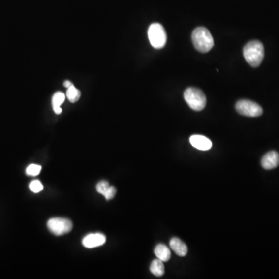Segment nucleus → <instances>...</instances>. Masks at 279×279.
Masks as SVG:
<instances>
[{"instance_id":"7ed1b4c3","label":"nucleus","mask_w":279,"mask_h":279,"mask_svg":"<svg viewBox=\"0 0 279 279\" xmlns=\"http://www.w3.org/2000/svg\"><path fill=\"white\" fill-rule=\"evenodd\" d=\"M184 99L189 107L195 111H201L206 107V95L202 90L197 88L186 89L184 93Z\"/></svg>"},{"instance_id":"6e6552de","label":"nucleus","mask_w":279,"mask_h":279,"mask_svg":"<svg viewBox=\"0 0 279 279\" xmlns=\"http://www.w3.org/2000/svg\"><path fill=\"white\" fill-rule=\"evenodd\" d=\"M106 236L102 234H91L84 237L82 245L87 248H94L102 246L106 243Z\"/></svg>"},{"instance_id":"9b49d317","label":"nucleus","mask_w":279,"mask_h":279,"mask_svg":"<svg viewBox=\"0 0 279 279\" xmlns=\"http://www.w3.org/2000/svg\"><path fill=\"white\" fill-rule=\"evenodd\" d=\"M155 255L158 259L161 260L163 262L169 261L171 258V251L169 248L164 245H158L155 249Z\"/></svg>"},{"instance_id":"423d86ee","label":"nucleus","mask_w":279,"mask_h":279,"mask_svg":"<svg viewBox=\"0 0 279 279\" xmlns=\"http://www.w3.org/2000/svg\"><path fill=\"white\" fill-rule=\"evenodd\" d=\"M71 221L65 218H52L48 222V228L56 236L64 235L72 230Z\"/></svg>"},{"instance_id":"4468645a","label":"nucleus","mask_w":279,"mask_h":279,"mask_svg":"<svg viewBox=\"0 0 279 279\" xmlns=\"http://www.w3.org/2000/svg\"><path fill=\"white\" fill-rule=\"evenodd\" d=\"M65 100V95L62 92H57L52 98V106L54 108L61 107Z\"/></svg>"},{"instance_id":"20e7f679","label":"nucleus","mask_w":279,"mask_h":279,"mask_svg":"<svg viewBox=\"0 0 279 279\" xmlns=\"http://www.w3.org/2000/svg\"><path fill=\"white\" fill-rule=\"evenodd\" d=\"M148 38L153 48L161 49L164 48L167 42L166 31L161 24H152L148 29Z\"/></svg>"},{"instance_id":"dca6fc26","label":"nucleus","mask_w":279,"mask_h":279,"mask_svg":"<svg viewBox=\"0 0 279 279\" xmlns=\"http://www.w3.org/2000/svg\"><path fill=\"white\" fill-rule=\"evenodd\" d=\"M29 188L34 193H38L44 189V186L40 181L34 180L30 183Z\"/></svg>"},{"instance_id":"9d476101","label":"nucleus","mask_w":279,"mask_h":279,"mask_svg":"<svg viewBox=\"0 0 279 279\" xmlns=\"http://www.w3.org/2000/svg\"><path fill=\"white\" fill-rule=\"evenodd\" d=\"M170 247L175 251V254L180 257H185L188 254V248L183 241L177 237H173L169 243Z\"/></svg>"},{"instance_id":"0eeeda50","label":"nucleus","mask_w":279,"mask_h":279,"mask_svg":"<svg viewBox=\"0 0 279 279\" xmlns=\"http://www.w3.org/2000/svg\"><path fill=\"white\" fill-rule=\"evenodd\" d=\"M279 165V154L275 151L268 152L261 159V166L265 170H272Z\"/></svg>"},{"instance_id":"1a4fd4ad","label":"nucleus","mask_w":279,"mask_h":279,"mask_svg":"<svg viewBox=\"0 0 279 279\" xmlns=\"http://www.w3.org/2000/svg\"><path fill=\"white\" fill-rule=\"evenodd\" d=\"M189 141L194 148L200 151H208L213 145L210 139L202 135L192 136L190 137Z\"/></svg>"},{"instance_id":"a211bd4d","label":"nucleus","mask_w":279,"mask_h":279,"mask_svg":"<svg viewBox=\"0 0 279 279\" xmlns=\"http://www.w3.org/2000/svg\"><path fill=\"white\" fill-rule=\"evenodd\" d=\"M116 194H117V190H116V188H114L113 186H110V188H108L106 193L104 194V196L106 200H110V199L114 198Z\"/></svg>"},{"instance_id":"f257e3e1","label":"nucleus","mask_w":279,"mask_h":279,"mask_svg":"<svg viewBox=\"0 0 279 279\" xmlns=\"http://www.w3.org/2000/svg\"><path fill=\"white\" fill-rule=\"evenodd\" d=\"M244 56L245 60L254 68L261 64L265 57V48L261 41L252 40L244 48Z\"/></svg>"},{"instance_id":"2eb2a0df","label":"nucleus","mask_w":279,"mask_h":279,"mask_svg":"<svg viewBox=\"0 0 279 279\" xmlns=\"http://www.w3.org/2000/svg\"><path fill=\"white\" fill-rule=\"evenodd\" d=\"M41 168H42L39 164H30L26 170V174L29 176H37L40 174Z\"/></svg>"},{"instance_id":"6ab92c4d","label":"nucleus","mask_w":279,"mask_h":279,"mask_svg":"<svg viewBox=\"0 0 279 279\" xmlns=\"http://www.w3.org/2000/svg\"><path fill=\"white\" fill-rule=\"evenodd\" d=\"M72 86V83H71L70 81H65V82H64V87L67 88V89H68V88H69L70 86Z\"/></svg>"},{"instance_id":"f03ea898","label":"nucleus","mask_w":279,"mask_h":279,"mask_svg":"<svg viewBox=\"0 0 279 279\" xmlns=\"http://www.w3.org/2000/svg\"><path fill=\"white\" fill-rule=\"evenodd\" d=\"M192 43L195 49L202 53L209 52L214 48V40L210 31L203 27L194 30L192 34Z\"/></svg>"},{"instance_id":"ddd939ff","label":"nucleus","mask_w":279,"mask_h":279,"mask_svg":"<svg viewBox=\"0 0 279 279\" xmlns=\"http://www.w3.org/2000/svg\"><path fill=\"white\" fill-rule=\"evenodd\" d=\"M66 95L68 97V100L71 102H76L79 100L81 96V93L79 90H77L76 88L72 85L68 88Z\"/></svg>"},{"instance_id":"f8f14e48","label":"nucleus","mask_w":279,"mask_h":279,"mask_svg":"<svg viewBox=\"0 0 279 279\" xmlns=\"http://www.w3.org/2000/svg\"><path fill=\"white\" fill-rule=\"evenodd\" d=\"M150 271L153 274L154 276L161 277L164 274V265L161 260L157 259L154 260L151 264L150 267Z\"/></svg>"},{"instance_id":"f3484780","label":"nucleus","mask_w":279,"mask_h":279,"mask_svg":"<svg viewBox=\"0 0 279 279\" xmlns=\"http://www.w3.org/2000/svg\"><path fill=\"white\" fill-rule=\"evenodd\" d=\"M110 184H109V183L106 182V181H101V182H99V183L97 184V192L104 195L108 188H110Z\"/></svg>"},{"instance_id":"39448f33","label":"nucleus","mask_w":279,"mask_h":279,"mask_svg":"<svg viewBox=\"0 0 279 279\" xmlns=\"http://www.w3.org/2000/svg\"><path fill=\"white\" fill-rule=\"evenodd\" d=\"M236 110L241 115L248 117H257L262 115L263 110L260 105L253 101L242 99L236 104Z\"/></svg>"}]
</instances>
